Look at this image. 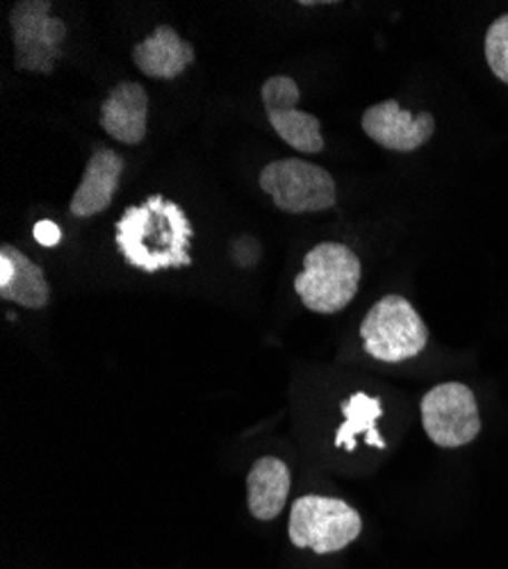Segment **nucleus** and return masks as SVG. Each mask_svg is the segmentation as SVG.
I'll list each match as a JSON object with an SVG mask.
<instances>
[{
	"instance_id": "obj_1",
	"label": "nucleus",
	"mask_w": 508,
	"mask_h": 569,
	"mask_svg": "<svg viewBox=\"0 0 508 569\" xmlns=\"http://www.w3.org/2000/svg\"><path fill=\"white\" fill-rule=\"evenodd\" d=\"M195 228L185 210L160 194L130 206L117 221V249L123 260L145 273L190 267Z\"/></svg>"
},
{
	"instance_id": "obj_2",
	"label": "nucleus",
	"mask_w": 508,
	"mask_h": 569,
	"mask_svg": "<svg viewBox=\"0 0 508 569\" xmlns=\"http://www.w3.org/2000/svg\"><path fill=\"white\" fill-rule=\"evenodd\" d=\"M360 258L345 244L321 242L303 258V271L295 278L301 303L319 315L345 310L360 288Z\"/></svg>"
},
{
	"instance_id": "obj_3",
	"label": "nucleus",
	"mask_w": 508,
	"mask_h": 569,
	"mask_svg": "<svg viewBox=\"0 0 508 569\" xmlns=\"http://www.w3.org/2000/svg\"><path fill=\"white\" fill-rule=\"evenodd\" d=\"M360 338L369 356L395 365L425 351L429 345V328L404 297L388 295L365 315Z\"/></svg>"
},
{
	"instance_id": "obj_4",
	"label": "nucleus",
	"mask_w": 508,
	"mask_h": 569,
	"mask_svg": "<svg viewBox=\"0 0 508 569\" xmlns=\"http://www.w3.org/2000/svg\"><path fill=\"white\" fill-rule=\"evenodd\" d=\"M260 189L273 206L288 214L331 210L338 201L333 176L299 158L273 160L260 171Z\"/></svg>"
},
{
	"instance_id": "obj_5",
	"label": "nucleus",
	"mask_w": 508,
	"mask_h": 569,
	"mask_svg": "<svg viewBox=\"0 0 508 569\" xmlns=\"http://www.w3.org/2000/svg\"><path fill=\"white\" fill-rule=\"evenodd\" d=\"M362 531L356 508L342 499L308 495L295 501L290 510L288 536L295 547L315 553H336L351 545Z\"/></svg>"
},
{
	"instance_id": "obj_6",
	"label": "nucleus",
	"mask_w": 508,
	"mask_h": 569,
	"mask_svg": "<svg viewBox=\"0 0 508 569\" xmlns=\"http://www.w3.org/2000/svg\"><path fill=\"white\" fill-rule=\"evenodd\" d=\"M49 0H21L10 12L14 39V67L30 73L49 76L64 56L62 43L69 28L51 14Z\"/></svg>"
},
{
	"instance_id": "obj_7",
	"label": "nucleus",
	"mask_w": 508,
	"mask_h": 569,
	"mask_svg": "<svg viewBox=\"0 0 508 569\" xmlns=\"http://www.w3.org/2000/svg\"><path fill=\"white\" fill-rule=\"evenodd\" d=\"M420 408L429 440L442 449L470 445L481 431L477 399L464 383H442L429 390Z\"/></svg>"
},
{
	"instance_id": "obj_8",
	"label": "nucleus",
	"mask_w": 508,
	"mask_h": 569,
	"mask_svg": "<svg viewBox=\"0 0 508 569\" xmlns=\"http://www.w3.org/2000/svg\"><path fill=\"white\" fill-rule=\"evenodd\" d=\"M262 106L269 126L276 130L288 147L299 153H321L325 151V134L315 114L299 110L301 91L290 76H273L262 84Z\"/></svg>"
},
{
	"instance_id": "obj_9",
	"label": "nucleus",
	"mask_w": 508,
	"mask_h": 569,
	"mask_svg": "<svg viewBox=\"0 0 508 569\" xmlns=\"http://www.w3.org/2000/svg\"><path fill=\"white\" fill-rule=\"evenodd\" d=\"M365 134L379 147L397 153H410L425 147L436 132V119L429 112L412 114L399 108L395 99L367 108L362 114Z\"/></svg>"
},
{
	"instance_id": "obj_10",
	"label": "nucleus",
	"mask_w": 508,
	"mask_h": 569,
	"mask_svg": "<svg viewBox=\"0 0 508 569\" xmlns=\"http://www.w3.org/2000/svg\"><path fill=\"white\" fill-rule=\"evenodd\" d=\"M101 128L126 147L142 144L149 130V93L140 82H119L108 93L99 117Z\"/></svg>"
},
{
	"instance_id": "obj_11",
	"label": "nucleus",
	"mask_w": 508,
	"mask_h": 569,
	"mask_svg": "<svg viewBox=\"0 0 508 569\" xmlns=\"http://www.w3.org/2000/svg\"><path fill=\"white\" fill-rule=\"evenodd\" d=\"M197 60L195 46L185 41L171 26H158L132 49V62L147 78L173 80Z\"/></svg>"
},
{
	"instance_id": "obj_12",
	"label": "nucleus",
	"mask_w": 508,
	"mask_h": 569,
	"mask_svg": "<svg viewBox=\"0 0 508 569\" xmlns=\"http://www.w3.org/2000/svg\"><path fill=\"white\" fill-rule=\"evenodd\" d=\"M123 158L110 149H103L89 158L82 180L69 203V212L78 219L101 214L112 206V199L121 184Z\"/></svg>"
},
{
	"instance_id": "obj_13",
	"label": "nucleus",
	"mask_w": 508,
	"mask_h": 569,
	"mask_svg": "<svg viewBox=\"0 0 508 569\" xmlns=\"http://www.w3.org/2000/svg\"><path fill=\"white\" fill-rule=\"evenodd\" d=\"M0 299L30 310L46 308L51 299L43 269L12 244L0 247Z\"/></svg>"
},
{
	"instance_id": "obj_14",
	"label": "nucleus",
	"mask_w": 508,
	"mask_h": 569,
	"mask_svg": "<svg viewBox=\"0 0 508 569\" xmlns=\"http://www.w3.org/2000/svg\"><path fill=\"white\" fill-rule=\"evenodd\" d=\"M290 495V469L283 460L265 456L253 462L247 477V503L256 519L271 521L286 508Z\"/></svg>"
},
{
	"instance_id": "obj_15",
	"label": "nucleus",
	"mask_w": 508,
	"mask_h": 569,
	"mask_svg": "<svg viewBox=\"0 0 508 569\" xmlns=\"http://www.w3.org/2000/svg\"><path fill=\"white\" fill-rule=\"evenodd\" d=\"M342 415L345 421L336 433V447L345 449V451H353L356 449V440L362 433L365 442L375 449H384L386 442L384 438L377 433L375 423L377 419L384 415L381 401L369 397L365 392H356L351 395L345 403H342Z\"/></svg>"
},
{
	"instance_id": "obj_16",
	"label": "nucleus",
	"mask_w": 508,
	"mask_h": 569,
	"mask_svg": "<svg viewBox=\"0 0 508 569\" xmlns=\"http://www.w3.org/2000/svg\"><path fill=\"white\" fill-rule=\"evenodd\" d=\"M486 60L490 71L508 84V14L499 17L486 32Z\"/></svg>"
},
{
	"instance_id": "obj_17",
	"label": "nucleus",
	"mask_w": 508,
	"mask_h": 569,
	"mask_svg": "<svg viewBox=\"0 0 508 569\" xmlns=\"http://www.w3.org/2000/svg\"><path fill=\"white\" fill-rule=\"evenodd\" d=\"M34 240H37L41 247H49V249L58 247V244H60V240H62L60 226H58V223H53V221H49V219L39 221V223L34 226Z\"/></svg>"
}]
</instances>
